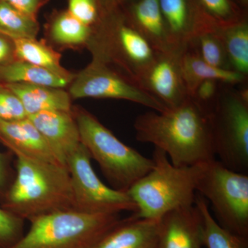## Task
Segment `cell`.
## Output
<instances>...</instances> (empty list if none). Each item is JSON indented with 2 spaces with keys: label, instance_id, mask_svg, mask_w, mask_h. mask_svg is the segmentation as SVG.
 Returning a JSON list of instances; mask_svg holds the SVG:
<instances>
[{
  "label": "cell",
  "instance_id": "cell-1",
  "mask_svg": "<svg viewBox=\"0 0 248 248\" xmlns=\"http://www.w3.org/2000/svg\"><path fill=\"white\" fill-rule=\"evenodd\" d=\"M210 115L189 97L174 108L139 115L134 123L135 137L138 141L164 151L174 166L204 164L216 159Z\"/></svg>",
  "mask_w": 248,
  "mask_h": 248
},
{
  "label": "cell",
  "instance_id": "cell-2",
  "mask_svg": "<svg viewBox=\"0 0 248 248\" xmlns=\"http://www.w3.org/2000/svg\"><path fill=\"white\" fill-rule=\"evenodd\" d=\"M14 155L16 175L4 194V209L30 221L55 212L76 210L66 166Z\"/></svg>",
  "mask_w": 248,
  "mask_h": 248
},
{
  "label": "cell",
  "instance_id": "cell-3",
  "mask_svg": "<svg viewBox=\"0 0 248 248\" xmlns=\"http://www.w3.org/2000/svg\"><path fill=\"white\" fill-rule=\"evenodd\" d=\"M154 166L127 193L136 205L134 217L159 221L176 209L195 204L202 164L178 167L164 151L155 148Z\"/></svg>",
  "mask_w": 248,
  "mask_h": 248
},
{
  "label": "cell",
  "instance_id": "cell-4",
  "mask_svg": "<svg viewBox=\"0 0 248 248\" xmlns=\"http://www.w3.org/2000/svg\"><path fill=\"white\" fill-rule=\"evenodd\" d=\"M80 140L91 158L99 164L111 187L127 192L154 166L152 158L120 141L86 109L73 107Z\"/></svg>",
  "mask_w": 248,
  "mask_h": 248
},
{
  "label": "cell",
  "instance_id": "cell-5",
  "mask_svg": "<svg viewBox=\"0 0 248 248\" xmlns=\"http://www.w3.org/2000/svg\"><path fill=\"white\" fill-rule=\"evenodd\" d=\"M121 220L120 214L55 212L31 220L28 232L9 248H93Z\"/></svg>",
  "mask_w": 248,
  "mask_h": 248
},
{
  "label": "cell",
  "instance_id": "cell-6",
  "mask_svg": "<svg viewBox=\"0 0 248 248\" xmlns=\"http://www.w3.org/2000/svg\"><path fill=\"white\" fill-rule=\"evenodd\" d=\"M87 49L93 60L107 63L136 84L157 54L129 22L123 7L117 10L93 35Z\"/></svg>",
  "mask_w": 248,
  "mask_h": 248
},
{
  "label": "cell",
  "instance_id": "cell-7",
  "mask_svg": "<svg viewBox=\"0 0 248 248\" xmlns=\"http://www.w3.org/2000/svg\"><path fill=\"white\" fill-rule=\"evenodd\" d=\"M196 191L211 204L219 226L248 238V174L213 159L202 164Z\"/></svg>",
  "mask_w": 248,
  "mask_h": 248
},
{
  "label": "cell",
  "instance_id": "cell-8",
  "mask_svg": "<svg viewBox=\"0 0 248 248\" xmlns=\"http://www.w3.org/2000/svg\"><path fill=\"white\" fill-rule=\"evenodd\" d=\"M222 85L211 112L215 156L223 166L248 173V92Z\"/></svg>",
  "mask_w": 248,
  "mask_h": 248
},
{
  "label": "cell",
  "instance_id": "cell-9",
  "mask_svg": "<svg viewBox=\"0 0 248 248\" xmlns=\"http://www.w3.org/2000/svg\"><path fill=\"white\" fill-rule=\"evenodd\" d=\"M91 159L81 143L66 160L76 210L94 214L135 213L136 205L128 193L102 182L93 169Z\"/></svg>",
  "mask_w": 248,
  "mask_h": 248
},
{
  "label": "cell",
  "instance_id": "cell-10",
  "mask_svg": "<svg viewBox=\"0 0 248 248\" xmlns=\"http://www.w3.org/2000/svg\"><path fill=\"white\" fill-rule=\"evenodd\" d=\"M68 88L72 99H123L156 112L168 109L162 103L120 72L104 62L93 59L86 68L76 74Z\"/></svg>",
  "mask_w": 248,
  "mask_h": 248
},
{
  "label": "cell",
  "instance_id": "cell-11",
  "mask_svg": "<svg viewBox=\"0 0 248 248\" xmlns=\"http://www.w3.org/2000/svg\"><path fill=\"white\" fill-rule=\"evenodd\" d=\"M181 55L157 53L137 81L138 86L168 109L179 107L189 97L181 68Z\"/></svg>",
  "mask_w": 248,
  "mask_h": 248
},
{
  "label": "cell",
  "instance_id": "cell-12",
  "mask_svg": "<svg viewBox=\"0 0 248 248\" xmlns=\"http://www.w3.org/2000/svg\"><path fill=\"white\" fill-rule=\"evenodd\" d=\"M203 221L196 204L176 209L159 221L155 248H204Z\"/></svg>",
  "mask_w": 248,
  "mask_h": 248
},
{
  "label": "cell",
  "instance_id": "cell-13",
  "mask_svg": "<svg viewBox=\"0 0 248 248\" xmlns=\"http://www.w3.org/2000/svg\"><path fill=\"white\" fill-rule=\"evenodd\" d=\"M159 2L170 40L180 53L187 48L199 31L217 25L202 14L195 0H159Z\"/></svg>",
  "mask_w": 248,
  "mask_h": 248
},
{
  "label": "cell",
  "instance_id": "cell-14",
  "mask_svg": "<svg viewBox=\"0 0 248 248\" xmlns=\"http://www.w3.org/2000/svg\"><path fill=\"white\" fill-rule=\"evenodd\" d=\"M28 117L43 135L62 164L66 166L68 156L81 143L73 110L42 111Z\"/></svg>",
  "mask_w": 248,
  "mask_h": 248
},
{
  "label": "cell",
  "instance_id": "cell-15",
  "mask_svg": "<svg viewBox=\"0 0 248 248\" xmlns=\"http://www.w3.org/2000/svg\"><path fill=\"white\" fill-rule=\"evenodd\" d=\"M0 141L14 154L65 166L29 117L0 121Z\"/></svg>",
  "mask_w": 248,
  "mask_h": 248
},
{
  "label": "cell",
  "instance_id": "cell-16",
  "mask_svg": "<svg viewBox=\"0 0 248 248\" xmlns=\"http://www.w3.org/2000/svg\"><path fill=\"white\" fill-rule=\"evenodd\" d=\"M125 17L157 53H179L170 40L159 0H130L123 6Z\"/></svg>",
  "mask_w": 248,
  "mask_h": 248
},
{
  "label": "cell",
  "instance_id": "cell-17",
  "mask_svg": "<svg viewBox=\"0 0 248 248\" xmlns=\"http://www.w3.org/2000/svg\"><path fill=\"white\" fill-rule=\"evenodd\" d=\"M45 42L58 50L87 48L94 35L92 29L67 9L54 10L45 27Z\"/></svg>",
  "mask_w": 248,
  "mask_h": 248
},
{
  "label": "cell",
  "instance_id": "cell-18",
  "mask_svg": "<svg viewBox=\"0 0 248 248\" xmlns=\"http://www.w3.org/2000/svg\"><path fill=\"white\" fill-rule=\"evenodd\" d=\"M159 221L131 216L121 220L93 248H155Z\"/></svg>",
  "mask_w": 248,
  "mask_h": 248
},
{
  "label": "cell",
  "instance_id": "cell-19",
  "mask_svg": "<svg viewBox=\"0 0 248 248\" xmlns=\"http://www.w3.org/2000/svg\"><path fill=\"white\" fill-rule=\"evenodd\" d=\"M6 85L19 98L28 117L42 111L73 110L72 98L64 89L37 84Z\"/></svg>",
  "mask_w": 248,
  "mask_h": 248
},
{
  "label": "cell",
  "instance_id": "cell-20",
  "mask_svg": "<svg viewBox=\"0 0 248 248\" xmlns=\"http://www.w3.org/2000/svg\"><path fill=\"white\" fill-rule=\"evenodd\" d=\"M180 64L183 78L190 97L197 86L204 80H216L222 84L234 86L246 82L247 79V77L236 72L208 64L189 48L181 55Z\"/></svg>",
  "mask_w": 248,
  "mask_h": 248
},
{
  "label": "cell",
  "instance_id": "cell-21",
  "mask_svg": "<svg viewBox=\"0 0 248 248\" xmlns=\"http://www.w3.org/2000/svg\"><path fill=\"white\" fill-rule=\"evenodd\" d=\"M71 80L35 66L29 62L16 60L0 66V83L43 85L65 89Z\"/></svg>",
  "mask_w": 248,
  "mask_h": 248
},
{
  "label": "cell",
  "instance_id": "cell-22",
  "mask_svg": "<svg viewBox=\"0 0 248 248\" xmlns=\"http://www.w3.org/2000/svg\"><path fill=\"white\" fill-rule=\"evenodd\" d=\"M16 59L53 72L73 81L76 74L63 68L61 53L45 41L37 39H15Z\"/></svg>",
  "mask_w": 248,
  "mask_h": 248
},
{
  "label": "cell",
  "instance_id": "cell-23",
  "mask_svg": "<svg viewBox=\"0 0 248 248\" xmlns=\"http://www.w3.org/2000/svg\"><path fill=\"white\" fill-rule=\"evenodd\" d=\"M218 35L226 50L232 71L248 76V20L218 27Z\"/></svg>",
  "mask_w": 248,
  "mask_h": 248
},
{
  "label": "cell",
  "instance_id": "cell-24",
  "mask_svg": "<svg viewBox=\"0 0 248 248\" xmlns=\"http://www.w3.org/2000/svg\"><path fill=\"white\" fill-rule=\"evenodd\" d=\"M195 203L202 217L205 248H248V238L235 234L219 226L209 208L208 202L200 194H196Z\"/></svg>",
  "mask_w": 248,
  "mask_h": 248
},
{
  "label": "cell",
  "instance_id": "cell-25",
  "mask_svg": "<svg viewBox=\"0 0 248 248\" xmlns=\"http://www.w3.org/2000/svg\"><path fill=\"white\" fill-rule=\"evenodd\" d=\"M218 27L210 26L201 29L191 39L187 48L208 64L231 70L224 46L217 31Z\"/></svg>",
  "mask_w": 248,
  "mask_h": 248
},
{
  "label": "cell",
  "instance_id": "cell-26",
  "mask_svg": "<svg viewBox=\"0 0 248 248\" xmlns=\"http://www.w3.org/2000/svg\"><path fill=\"white\" fill-rule=\"evenodd\" d=\"M67 10L78 20L92 29L94 35L117 10L122 7L111 0H66Z\"/></svg>",
  "mask_w": 248,
  "mask_h": 248
},
{
  "label": "cell",
  "instance_id": "cell-27",
  "mask_svg": "<svg viewBox=\"0 0 248 248\" xmlns=\"http://www.w3.org/2000/svg\"><path fill=\"white\" fill-rule=\"evenodd\" d=\"M40 24L11 5L0 0V33L14 39H36Z\"/></svg>",
  "mask_w": 248,
  "mask_h": 248
},
{
  "label": "cell",
  "instance_id": "cell-28",
  "mask_svg": "<svg viewBox=\"0 0 248 248\" xmlns=\"http://www.w3.org/2000/svg\"><path fill=\"white\" fill-rule=\"evenodd\" d=\"M195 1L202 14L219 27L234 24L248 17L247 11L234 0Z\"/></svg>",
  "mask_w": 248,
  "mask_h": 248
},
{
  "label": "cell",
  "instance_id": "cell-29",
  "mask_svg": "<svg viewBox=\"0 0 248 248\" xmlns=\"http://www.w3.org/2000/svg\"><path fill=\"white\" fill-rule=\"evenodd\" d=\"M24 220L0 208V248H9L24 236Z\"/></svg>",
  "mask_w": 248,
  "mask_h": 248
},
{
  "label": "cell",
  "instance_id": "cell-30",
  "mask_svg": "<svg viewBox=\"0 0 248 248\" xmlns=\"http://www.w3.org/2000/svg\"><path fill=\"white\" fill-rule=\"evenodd\" d=\"M28 117L17 96L6 84L0 83V121H16Z\"/></svg>",
  "mask_w": 248,
  "mask_h": 248
},
{
  "label": "cell",
  "instance_id": "cell-31",
  "mask_svg": "<svg viewBox=\"0 0 248 248\" xmlns=\"http://www.w3.org/2000/svg\"><path fill=\"white\" fill-rule=\"evenodd\" d=\"M222 85L216 80H204L197 86L191 97L211 113Z\"/></svg>",
  "mask_w": 248,
  "mask_h": 248
},
{
  "label": "cell",
  "instance_id": "cell-32",
  "mask_svg": "<svg viewBox=\"0 0 248 248\" xmlns=\"http://www.w3.org/2000/svg\"><path fill=\"white\" fill-rule=\"evenodd\" d=\"M11 6L29 17L37 19L41 9L49 0H3Z\"/></svg>",
  "mask_w": 248,
  "mask_h": 248
},
{
  "label": "cell",
  "instance_id": "cell-33",
  "mask_svg": "<svg viewBox=\"0 0 248 248\" xmlns=\"http://www.w3.org/2000/svg\"><path fill=\"white\" fill-rule=\"evenodd\" d=\"M17 60L14 39L0 33V66Z\"/></svg>",
  "mask_w": 248,
  "mask_h": 248
},
{
  "label": "cell",
  "instance_id": "cell-34",
  "mask_svg": "<svg viewBox=\"0 0 248 248\" xmlns=\"http://www.w3.org/2000/svg\"><path fill=\"white\" fill-rule=\"evenodd\" d=\"M9 179L7 161L4 155L0 153V195H4L7 191Z\"/></svg>",
  "mask_w": 248,
  "mask_h": 248
},
{
  "label": "cell",
  "instance_id": "cell-35",
  "mask_svg": "<svg viewBox=\"0 0 248 248\" xmlns=\"http://www.w3.org/2000/svg\"><path fill=\"white\" fill-rule=\"evenodd\" d=\"M237 4L242 8L243 9L247 11L248 7V0H236Z\"/></svg>",
  "mask_w": 248,
  "mask_h": 248
},
{
  "label": "cell",
  "instance_id": "cell-36",
  "mask_svg": "<svg viewBox=\"0 0 248 248\" xmlns=\"http://www.w3.org/2000/svg\"><path fill=\"white\" fill-rule=\"evenodd\" d=\"M111 1H113L115 4L119 5V6H124V5L129 2L130 0H111Z\"/></svg>",
  "mask_w": 248,
  "mask_h": 248
},
{
  "label": "cell",
  "instance_id": "cell-37",
  "mask_svg": "<svg viewBox=\"0 0 248 248\" xmlns=\"http://www.w3.org/2000/svg\"><path fill=\"white\" fill-rule=\"evenodd\" d=\"M235 1H236V0H234ZM236 2H237V1H236Z\"/></svg>",
  "mask_w": 248,
  "mask_h": 248
}]
</instances>
